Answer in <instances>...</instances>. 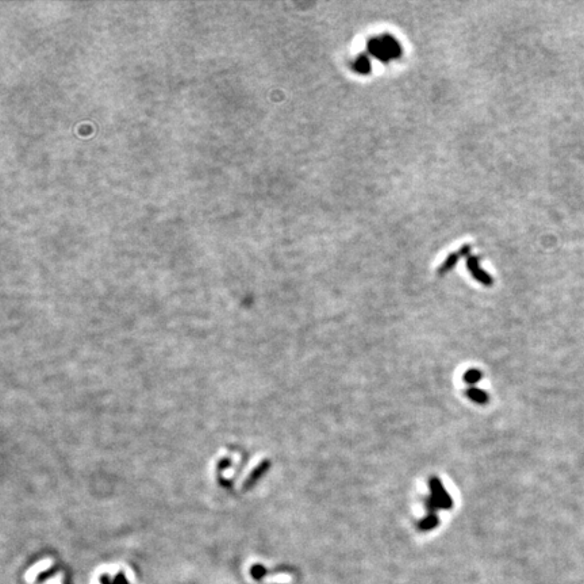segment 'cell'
Instances as JSON below:
<instances>
[{
	"mask_svg": "<svg viewBox=\"0 0 584 584\" xmlns=\"http://www.w3.org/2000/svg\"><path fill=\"white\" fill-rule=\"evenodd\" d=\"M430 486V499L433 500L437 506V509L450 510L453 507V500L449 495V492L445 490L442 483L437 476H431L429 480Z\"/></svg>",
	"mask_w": 584,
	"mask_h": 584,
	"instance_id": "obj_1",
	"label": "cell"
},
{
	"mask_svg": "<svg viewBox=\"0 0 584 584\" xmlns=\"http://www.w3.org/2000/svg\"><path fill=\"white\" fill-rule=\"evenodd\" d=\"M465 393H467V396L469 397L473 403L480 404V406L487 404V403H488V399H490L488 393H486L483 389H480V388L477 387H469Z\"/></svg>",
	"mask_w": 584,
	"mask_h": 584,
	"instance_id": "obj_2",
	"label": "cell"
},
{
	"mask_svg": "<svg viewBox=\"0 0 584 584\" xmlns=\"http://www.w3.org/2000/svg\"><path fill=\"white\" fill-rule=\"evenodd\" d=\"M438 524H439L438 515L429 514L427 517H425V518L419 521V524H418V529H419L421 532H429V530H433V529L437 528V526H438Z\"/></svg>",
	"mask_w": 584,
	"mask_h": 584,
	"instance_id": "obj_3",
	"label": "cell"
},
{
	"mask_svg": "<svg viewBox=\"0 0 584 584\" xmlns=\"http://www.w3.org/2000/svg\"><path fill=\"white\" fill-rule=\"evenodd\" d=\"M469 269H471V272H472V275L476 277L477 280L480 281V283H483V284L486 285H491L492 284V280H491V277L487 273H484V272L481 271L480 268L476 265V261L475 260H471L469 261Z\"/></svg>",
	"mask_w": 584,
	"mask_h": 584,
	"instance_id": "obj_4",
	"label": "cell"
},
{
	"mask_svg": "<svg viewBox=\"0 0 584 584\" xmlns=\"http://www.w3.org/2000/svg\"><path fill=\"white\" fill-rule=\"evenodd\" d=\"M481 378H483V374H481V371L476 370V368H472V370H468L465 374L463 375V380L465 382V383L468 384H476L477 382H480Z\"/></svg>",
	"mask_w": 584,
	"mask_h": 584,
	"instance_id": "obj_5",
	"label": "cell"
},
{
	"mask_svg": "<svg viewBox=\"0 0 584 584\" xmlns=\"http://www.w3.org/2000/svg\"><path fill=\"white\" fill-rule=\"evenodd\" d=\"M458 260V254H452L450 257L445 261V264L441 268H439V275H444V273H446V272H449L452 268H453L454 265H456V262H457Z\"/></svg>",
	"mask_w": 584,
	"mask_h": 584,
	"instance_id": "obj_6",
	"label": "cell"
},
{
	"mask_svg": "<svg viewBox=\"0 0 584 584\" xmlns=\"http://www.w3.org/2000/svg\"><path fill=\"white\" fill-rule=\"evenodd\" d=\"M264 572H265V570H264L262 567H254V568L252 570L253 576H254L256 579H258V578H262V576H264Z\"/></svg>",
	"mask_w": 584,
	"mask_h": 584,
	"instance_id": "obj_7",
	"label": "cell"
},
{
	"mask_svg": "<svg viewBox=\"0 0 584 584\" xmlns=\"http://www.w3.org/2000/svg\"><path fill=\"white\" fill-rule=\"evenodd\" d=\"M115 584H127V582L125 580V576L122 575V574L121 575H118L117 580H115Z\"/></svg>",
	"mask_w": 584,
	"mask_h": 584,
	"instance_id": "obj_8",
	"label": "cell"
},
{
	"mask_svg": "<svg viewBox=\"0 0 584 584\" xmlns=\"http://www.w3.org/2000/svg\"><path fill=\"white\" fill-rule=\"evenodd\" d=\"M102 582H103V584H111L110 582H107V580H106V578H102Z\"/></svg>",
	"mask_w": 584,
	"mask_h": 584,
	"instance_id": "obj_9",
	"label": "cell"
}]
</instances>
